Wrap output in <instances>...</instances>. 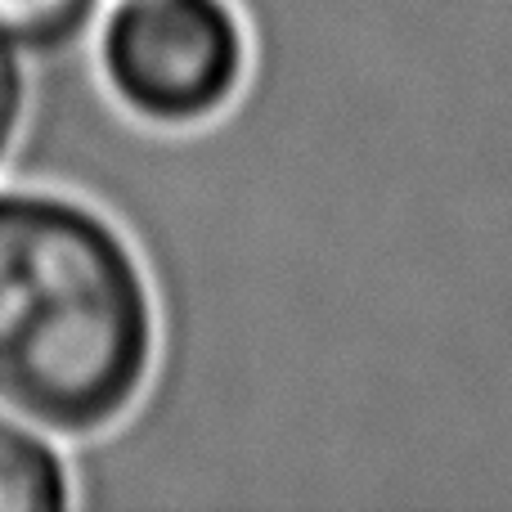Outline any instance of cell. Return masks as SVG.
<instances>
[{
	"mask_svg": "<svg viewBox=\"0 0 512 512\" xmlns=\"http://www.w3.org/2000/svg\"><path fill=\"white\" fill-rule=\"evenodd\" d=\"M135 239L95 198L0 176V405L63 445L113 432L158 369Z\"/></svg>",
	"mask_w": 512,
	"mask_h": 512,
	"instance_id": "6da1fadb",
	"label": "cell"
},
{
	"mask_svg": "<svg viewBox=\"0 0 512 512\" xmlns=\"http://www.w3.org/2000/svg\"><path fill=\"white\" fill-rule=\"evenodd\" d=\"M104 95L153 131H198L225 117L252 68L234 0H104L86 41Z\"/></svg>",
	"mask_w": 512,
	"mask_h": 512,
	"instance_id": "7a4b0ae2",
	"label": "cell"
},
{
	"mask_svg": "<svg viewBox=\"0 0 512 512\" xmlns=\"http://www.w3.org/2000/svg\"><path fill=\"white\" fill-rule=\"evenodd\" d=\"M0 512H77L72 445L0 405Z\"/></svg>",
	"mask_w": 512,
	"mask_h": 512,
	"instance_id": "3957f363",
	"label": "cell"
},
{
	"mask_svg": "<svg viewBox=\"0 0 512 512\" xmlns=\"http://www.w3.org/2000/svg\"><path fill=\"white\" fill-rule=\"evenodd\" d=\"M104 0H0V45L45 63L90 41Z\"/></svg>",
	"mask_w": 512,
	"mask_h": 512,
	"instance_id": "277c9868",
	"label": "cell"
},
{
	"mask_svg": "<svg viewBox=\"0 0 512 512\" xmlns=\"http://www.w3.org/2000/svg\"><path fill=\"white\" fill-rule=\"evenodd\" d=\"M27 108H32V63L0 45V176H9V162L27 131Z\"/></svg>",
	"mask_w": 512,
	"mask_h": 512,
	"instance_id": "5b68a950",
	"label": "cell"
}]
</instances>
